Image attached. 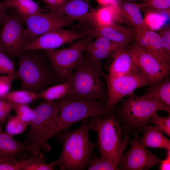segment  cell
Wrapping results in <instances>:
<instances>
[{"instance_id": "obj_27", "label": "cell", "mask_w": 170, "mask_h": 170, "mask_svg": "<svg viewBox=\"0 0 170 170\" xmlns=\"http://www.w3.org/2000/svg\"><path fill=\"white\" fill-rule=\"evenodd\" d=\"M40 98L39 93L21 89L9 92L0 98L14 104L28 105Z\"/></svg>"}, {"instance_id": "obj_17", "label": "cell", "mask_w": 170, "mask_h": 170, "mask_svg": "<svg viewBox=\"0 0 170 170\" xmlns=\"http://www.w3.org/2000/svg\"><path fill=\"white\" fill-rule=\"evenodd\" d=\"M125 46L119 48L112 57L113 61L109 67L108 73L106 74V77L140 73Z\"/></svg>"}, {"instance_id": "obj_30", "label": "cell", "mask_w": 170, "mask_h": 170, "mask_svg": "<svg viewBox=\"0 0 170 170\" xmlns=\"http://www.w3.org/2000/svg\"><path fill=\"white\" fill-rule=\"evenodd\" d=\"M16 70L11 57L0 45V74H16Z\"/></svg>"}, {"instance_id": "obj_19", "label": "cell", "mask_w": 170, "mask_h": 170, "mask_svg": "<svg viewBox=\"0 0 170 170\" xmlns=\"http://www.w3.org/2000/svg\"><path fill=\"white\" fill-rule=\"evenodd\" d=\"M144 31L148 41L146 50L170 69V55L164 48L158 34L149 29L144 28Z\"/></svg>"}, {"instance_id": "obj_45", "label": "cell", "mask_w": 170, "mask_h": 170, "mask_svg": "<svg viewBox=\"0 0 170 170\" xmlns=\"http://www.w3.org/2000/svg\"></svg>"}, {"instance_id": "obj_5", "label": "cell", "mask_w": 170, "mask_h": 170, "mask_svg": "<svg viewBox=\"0 0 170 170\" xmlns=\"http://www.w3.org/2000/svg\"><path fill=\"white\" fill-rule=\"evenodd\" d=\"M55 101V123L60 132L78 122L100 116L105 112L104 102L99 100L70 95Z\"/></svg>"}, {"instance_id": "obj_40", "label": "cell", "mask_w": 170, "mask_h": 170, "mask_svg": "<svg viewBox=\"0 0 170 170\" xmlns=\"http://www.w3.org/2000/svg\"><path fill=\"white\" fill-rule=\"evenodd\" d=\"M8 8L4 1H0V26H2L8 15Z\"/></svg>"}, {"instance_id": "obj_43", "label": "cell", "mask_w": 170, "mask_h": 170, "mask_svg": "<svg viewBox=\"0 0 170 170\" xmlns=\"http://www.w3.org/2000/svg\"><path fill=\"white\" fill-rule=\"evenodd\" d=\"M4 162V161H1V160H0V164H1L2 162Z\"/></svg>"}, {"instance_id": "obj_9", "label": "cell", "mask_w": 170, "mask_h": 170, "mask_svg": "<svg viewBox=\"0 0 170 170\" xmlns=\"http://www.w3.org/2000/svg\"><path fill=\"white\" fill-rule=\"evenodd\" d=\"M107 99L104 112L113 110L116 105L137 89L150 85L140 73H132L113 77H106Z\"/></svg>"}, {"instance_id": "obj_39", "label": "cell", "mask_w": 170, "mask_h": 170, "mask_svg": "<svg viewBox=\"0 0 170 170\" xmlns=\"http://www.w3.org/2000/svg\"><path fill=\"white\" fill-rule=\"evenodd\" d=\"M160 164L159 170H170V150H167L165 158L163 160H161Z\"/></svg>"}, {"instance_id": "obj_42", "label": "cell", "mask_w": 170, "mask_h": 170, "mask_svg": "<svg viewBox=\"0 0 170 170\" xmlns=\"http://www.w3.org/2000/svg\"><path fill=\"white\" fill-rule=\"evenodd\" d=\"M137 0H120V2H134Z\"/></svg>"}, {"instance_id": "obj_24", "label": "cell", "mask_w": 170, "mask_h": 170, "mask_svg": "<svg viewBox=\"0 0 170 170\" xmlns=\"http://www.w3.org/2000/svg\"><path fill=\"white\" fill-rule=\"evenodd\" d=\"M3 1L8 8H13L16 11L23 22L29 17L45 12L33 0H4Z\"/></svg>"}, {"instance_id": "obj_32", "label": "cell", "mask_w": 170, "mask_h": 170, "mask_svg": "<svg viewBox=\"0 0 170 170\" xmlns=\"http://www.w3.org/2000/svg\"><path fill=\"white\" fill-rule=\"evenodd\" d=\"M150 121V122L154 124L163 133L170 136V114L167 117H163L156 113L152 116Z\"/></svg>"}, {"instance_id": "obj_16", "label": "cell", "mask_w": 170, "mask_h": 170, "mask_svg": "<svg viewBox=\"0 0 170 170\" xmlns=\"http://www.w3.org/2000/svg\"><path fill=\"white\" fill-rule=\"evenodd\" d=\"M0 126V160L20 161L30 155L24 143L14 139Z\"/></svg>"}, {"instance_id": "obj_23", "label": "cell", "mask_w": 170, "mask_h": 170, "mask_svg": "<svg viewBox=\"0 0 170 170\" xmlns=\"http://www.w3.org/2000/svg\"><path fill=\"white\" fill-rule=\"evenodd\" d=\"M143 97L170 105L169 76L156 83L150 85Z\"/></svg>"}, {"instance_id": "obj_34", "label": "cell", "mask_w": 170, "mask_h": 170, "mask_svg": "<svg viewBox=\"0 0 170 170\" xmlns=\"http://www.w3.org/2000/svg\"><path fill=\"white\" fill-rule=\"evenodd\" d=\"M17 78L16 74H7L0 76V98L10 92L13 81Z\"/></svg>"}, {"instance_id": "obj_36", "label": "cell", "mask_w": 170, "mask_h": 170, "mask_svg": "<svg viewBox=\"0 0 170 170\" xmlns=\"http://www.w3.org/2000/svg\"><path fill=\"white\" fill-rule=\"evenodd\" d=\"M13 110V103L0 98V122L3 123Z\"/></svg>"}, {"instance_id": "obj_20", "label": "cell", "mask_w": 170, "mask_h": 170, "mask_svg": "<svg viewBox=\"0 0 170 170\" xmlns=\"http://www.w3.org/2000/svg\"><path fill=\"white\" fill-rule=\"evenodd\" d=\"M119 6L121 18L134 28L148 29L144 20L140 4L120 2Z\"/></svg>"}, {"instance_id": "obj_31", "label": "cell", "mask_w": 170, "mask_h": 170, "mask_svg": "<svg viewBox=\"0 0 170 170\" xmlns=\"http://www.w3.org/2000/svg\"><path fill=\"white\" fill-rule=\"evenodd\" d=\"M123 46H125L114 42L102 37H96L94 41L88 42L85 45L88 48L110 49H117Z\"/></svg>"}, {"instance_id": "obj_3", "label": "cell", "mask_w": 170, "mask_h": 170, "mask_svg": "<svg viewBox=\"0 0 170 170\" xmlns=\"http://www.w3.org/2000/svg\"><path fill=\"white\" fill-rule=\"evenodd\" d=\"M92 118L90 129L97 133L96 144L101 156L112 161L119 167L124 151L132 139L123 132L112 111Z\"/></svg>"}, {"instance_id": "obj_28", "label": "cell", "mask_w": 170, "mask_h": 170, "mask_svg": "<svg viewBox=\"0 0 170 170\" xmlns=\"http://www.w3.org/2000/svg\"><path fill=\"white\" fill-rule=\"evenodd\" d=\"M7 118L5 132L12 137L22 133L29 125L22 121L16 115L8 116Z\"/></svg>"}, {"instance_id": "obj_29", "label": "cell", "mask_w": 170, "mask_h": 170, "mask_svg": "<svg viewBox=\"0 0 170 170\" xmlns=\"http://www.w3.org/2000/svg\"><path fill=\"white\" fill-rule=\"evenodd\" d=\"M88 170H119L118 166L112 161L102 157L94 156L90 163Z\"/></svg>"}, {"instance_id": "obj_22", "label": "cell", "mask_w": 170, "mask_h": 170, "mask_svg": "<svg viewBox=\"0 0 170 170\" xmlns=\"http://www.w3.org/2000/svg\"><path fill=\"white\" fill-rule=\"evenodd\" d=\"M122 18L119 3L104 6L95 10L92 20L95 26H105L115 23Z\"/></svg>"}, {"instance_id": "obj_14", "label": "cell", "mask_w": 170, "mask_h": 170, "mask_svg": "<svg viewBox=\"0 0 170 170\" xmlns=\"http://www.w3.org/2000/svg\"><path fill=\"white\" fill-rule=\"evenodd\" d=\"M88 36L83 31H79L74 29L58 28L47 32L28 42L20 52L28 50H46L55 49L67 43Z\"/></svg>"}, {"instance_id": "obj_13", "label": "cell", "mask_w": 170, "mask_h": 170, "mask_svg": "<svg viewBox=\"0 0 170 170\" xmlns=\"http://www.w3.org/2000/svg\"><path fill=\"white\" fill-rule=\"evenodd\" d=\"M134 138L129 149L123 154L119 170H147L160 164L162 160L149 151L141 143L138 133L133 132Z\"/></svg>"}, {"instance_id": "obj_21", "label": "cell", "mask_w": 170, "mask_h": 170, "mask_svg": "<svg viewBox=\"0 0 170 170\" xmlns=\"http://www.w3.org/2000/svg\"><path fill=\"white\" fill-rule=\"evenodd\" d=\"M143 136L140 138L145 147L170 150V140L156 127L146 126L144 129Z\"/></svg>"}, {"instance_id": "obj_35", "label": "cell", "mask_w": 170, "mask_h": 170, "mask_svg": "<svg viewBox=\"0 0 170 170\" xmlns=\"http://www.w3.org/2000/svg\"><path fill=\"white\" fill-rule=\"evenodd\" d=\"M143 3L140 4L141 8H146L158 9L170 8V0H142Z\"/></svg>"}, {"instance_id": "obj_26", "label": "cell", "mask_w": 170, "mask_h": 170, "mask_svg": "<svg viewBox=\"0 0 170 170\" xmlns=\"http://www.w3.org/2000/svg\"><path fill=\"white\" fill-rule=\"evenodd\" d=\"M45 162L44 155L41 152L37 155L19 161V170H52L54 166L58 165L57 160L48 164Z\"/></svg>"}, {"instance_id": "obj_44", "label": "cell", "mask_w": 170, "mask_h": 170, "mask_svg": "<svg viewBox=\"0 0 170 170\" xmlns=\"http://www.w3.org/2000/svg\"><path fill=\"white\" fill-rule=\"evenodd\" d=\"M3 124V123H1V122H0V126H2V124Z\"/></svg>"}, {"instance_id": "obj_37", "label": "cell", "mask_w": 170, "mask_h": 170, "mask_svg": "<svg viewBox=\"0 0 170 170\" xmlns=\"http://www.w3.org/2000/svg\"><path fill=\"white\" fill-rule=\"evenodd\" d=\"M160 37L163 45L168 54L170 55V28L165 26L160 28L157 33Z\"/></svg>"}, {"instance_id": "obj_15", "label": "cell", "mask_w": 170, "mask_h": 170, "mask_svg": "<svg viewBox=\"0 0 170 170\" xmlns=\"http://www.w3.org/2000/svg\"><path fill=\"white\" fill-rule=\"evenodd\" d=\"M82 31L92 37H102L126 46L134 41L135 29L116 23L101 26H94Z\"/></svg>"}, {"instance_id": "obj_1", "label": "cell", "mask_w": 170, "mask_h": 170, "mask_svg": "<svg viewBox=\"0 0 170 170\" xmlns=\"http://www.w3.org/2000/svg\"><path fill=\"white\" fill-rule=\"evenodd\" d=\"M90 122L88 119L83 120L76 130L64 131L59 137L63 144L61 154L57 159L60 170H84L89 165L93 150L97 146L89 139Z\"/></svg>"}, {"instance_id": "obj_18", "label": "cell", "mask_w": 170, "mask_h": 170, "mask_svg": "<svg viewBox=\"0 0 170 170\" xmlns=\"http://www.w3.org/2000/svg\"><path fill=\"white\" fill-rule=\"evenodd\" d=\"M96 9L89 0H66L57 11L75 21L92 20Z\"/></svg>"}, {"instance_id": "obj_2", "label": "cell", "mask_w": 170, "mask_h": 170, "mask_svg": "<svg viewBox=\"0 0 170 170\" xmlns=\"http://www.w3.org/2000/svg\"><path fill=\"white\" fill-rule=\"evenodd\" d=\"M16 55L18 68L16 75L20 80L21 89L40 93L60 80L53 71L44 50H24Z\"/></svg>"}, {"instance_id": "obj_8", "label": "cell", "mask_w": 170, "mask_h": 170, "mask_svg": "<svg viewBox=\"0 0 170 170\" xmlns=\"http://www.w3.org/2000/svg\"><path fill=\"white\" fill-rule=\"evenodd\" d=\"M92 38L89 36L68 48L44 50L53 71L60 80H66L77 67L83 58L86 44Z\"/></svg>"}, {"instance_id": "obj_6", "label": "cell", "mask_w": 170, "mask_h": 170, "mask_svg": "<svg viewBox=\"0 0 170 170\" xmlns=\"http://www.w3.org/2000/svg\"><path fill=\"white\" fill-rule=\"evenodd\" d=\"M170 114V105L138 96L133 93L124 100L117 111V119L128 129L143 130L152 116L158 111Z\"/></svg>"}, {"instance_id": "obj_38", "label": "cell", "mask_w": 170, "mask_h": 170, "mask_svg": "<svg viewBox=\"0 0 170 170\" xmlns=\"http://www.w3.org/2000/svg\"><path fill=\"white\" fill-rule=\"evenodd\" d=\"M45 3L49 11H57L66 0H42Z\"/></svg>"}, {"instance_id": "obj_7", "label": "cell", "mask_w": 170, "mask_h": 170, "mask_svg": "<svg viewBox=\"0 0 170 170\" xmlns=\"http://www.w3.org/2000/svg\"><path fill=\"white\" fill-rule=\"evenodd\" d=\"M101 77L100 73L88 58L87 60L83 57L77 67L68 78L72 88L73 95L106 101V88Z\"/></svg>"}, {"instance_id": "obj_33", "label": "cell", "mask_w": 170, "mask_h": 170, "mask_svg": "<svg viewBox=\"0 0 170 170\" xmlns=\"http://www.w3.org/2000/svg\"><path fill=\"white\" fill-rule=\"evenodd\" d=\"M13 104V110L16 115L23 122L30 124L33 109L27 104Z\"/></svg>"}, {"instance_id": "obj_41", "label": "cell", "mask_w": 170, "mask_h": 170, "mask_svg": "<svg viewBox=\"0 0 170 170\" xmlns=\"http://www.w3.org/2000/svg\"><path fill=\"white\" fill-rule=\"evenodd\" d=\"M96 1L99 4L103 6L118 3L116 0H96Z\"/></svg>"}, {"instance_id": "obj_4", "label": "cell", "mask_w": 170, "mask_h": 170, "mask_svg": "<svg viewBox=\"0 0 170 170\" xmlns=\"http://www.w3.org/2000/svg\"><path fill=\"white\" fill-rule=\"evenodd\" d=\"M56 113L55 101L43 99L33 109L30 128L24 142L30 155L40 153L41 149L50 150L48 140L60 132L55 123Z\"/></svg>"}, {"instance_id": "obj_25", "label": "cell", "mask_w": 170, "mask_h": 170, "mask_svg": "<svg viewBox=\"0 0 170 170\" xmlns=\"http://www.w3.org/2000/svg\"><path fill=\"white\" fill-rule=\"evenodd\" d=\"M39 94L40 98L44 100L55 101L73 95V92L71 82L67 78L64 82L50 86Z\"/></svg>"}, {"instance_id": "obj_10", "label": "cell", "mask_w": 170, "mask_h": 170, "mask_svg": "<svg viewBox=\"0 0 170 170\" xmlns=\"http://www.w3.org/2000/svg\"><path fill=\"white\" fill-rule=\"evenodd\" d=\"M10 8L2 25L0 45L11 58L20 52L28 42L22 19L14 9Z\"/></svg>"}, {"instance_id": "obj_12", "label": "cell", "mask_w": 170, "mask_h": 170, "mask_svg": "<svg viewBox=\"0 0 170 170\" xmlns=\"http://www.w3.org/2000/svg\"><path fill=\"white\" fill-rule=\"evenodd\" d=\"M74 21L55 11L42 12L29 17L24 21L26 26L25 33L28 42L50 31L71 26Z\"/></svg>"}, {"instance_id": "obj_11", "label": "cell", "mask_w": 170, "mask_h": 170, "mask_svg": "<svg viewBox=\"0 0 170 170\" xmlns=\"http://www.w3.org/2000/svg\"><path fill=\"white\" fill-rule=\"evenodd\" d=\"M125 47L140 72L150 82V85L169 76L170 68L135 42Z\"/></svg>"}]
</instances>
